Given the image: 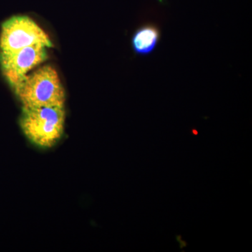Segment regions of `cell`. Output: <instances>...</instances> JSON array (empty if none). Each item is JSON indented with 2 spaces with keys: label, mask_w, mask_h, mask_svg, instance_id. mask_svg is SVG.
Instances as JSON below:
<instances>
[{
  "label": "cell",
  "mask_w": 252,
  "mask_h": 252,
  "mask_svg": "<svg viewBox=\"0 0 252 252\" xmlns=\"http://www.w3.org/2000/svg\"><path fill=\"white\" fill-rule=\"evenodd\" d=\"M41 44L53 46L49 36L31 18L18 15L6 20L1 26L0 53L11 54L25 47Z\"/></svg>",
  "instance_id": "3957f363"
},
{
  "label": "cell",
  "mask_w": 252,
  "mask_h": 252,
  "mask_svg": "<svg viewBox=\"0 0 252 252\" xmlns=\"http://www.w3.org/2000/svg\"><path fill=\"white\" fill-rule=\"evenodd\" d=\"M64 107L23 108L20 126L28 140L40 148L54 147L64 133Z\"/></svg>",
  "instance_id": "7a4b0ae2"
},
{
  "label": "cell",
  "mask_w": 252,
  "mask_h": 252,
  "mask_svg": "<svg viewBox=\"0 0 252 252\" xmlns=\"http://www.w3.org/2000/svg\"><path fill=\"white\" fill-rule=\"evenodd\" d=\"M47 47L36 44L11 54L0 53V64L6 81L16 91L28 73L47 59Z\"/></svg>",
  "instance_id": "277c9868"
},
{
  "label": "cell",
  "mask_w": 252,
  "mask_h": 252,
  "mask_svg": "<svg viewBox=\"0 0 252 252\" xmlns=\"http://www.w3.org/2000/svg\"><path fill=\"white\" fill-rule=\"evenodd\" d=\"M160 31L153 24H147L138 28L132 38V46L135 54L147 56L153 52L160 40Z\"/></svg>",
  "instance_id": "5b68a950"
},
{
  "label": "cell",
  "mask_w": 252,
  "mask_h": 252,
  "mask_svg": "<svg viewBox=\"0 0 252 252\" xmlns=\"http://www.w3.org/2000/svg\"><path fill=\"white\" fill-rule=\"evenodd\" d=\"M23 108L64 107L65 92L59 74L50 65L43 66L30 75L15 91Z\"/></svg>",
  "instance_id": "6da1fadb"
}]
</instances>
